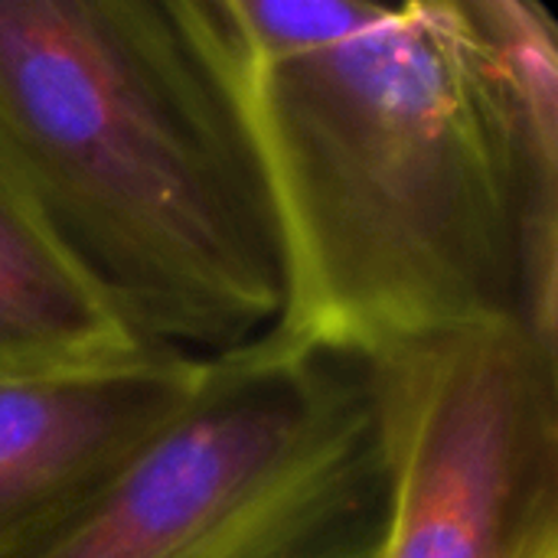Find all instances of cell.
I'll list each match as a JSON object with an SVG mask.
<instances>
[{
	"label": "cell",
	"instance_id": "1",
	"mask_svg": "<svg viewBox=\"0 0 558 558\" xmlns=\"http://www.w3.org/2000/svg\"><path fill=\"white\" fill-rule=\"evenodd\" d=\"M271 190L288 343H558V26L526 0H213Z\"/></svg>",
	"mask_w": 558,
	"mask_h": 558
},
{
	"label": "cell",
	"instance_id": "2",
	"mask_svg": "<svg viewBox=\"0 0 558 558\" xmlns=\"http://www.w3.org/2000/svg\"><path fill=\"white\" fill-rule=\"evenodd\" d=\"M0 163L137 340L275 327L281 232L213 0H0Z\"/></svg>",
	"mask_w": 558,
	"mask_h": 558
},
{
	"label": "cell",
	"instance_id": "3",
	"mask_svg": "<svg viewBox=\"0 0 558 558\" xmlns=\"http://www.w3.org/2000/svg\"><path fill=\"white\" fill-rule=\"evenodd\" d=\"M389 471L366 363L262 333L0 558H379Z\"/></svg>",
	"mask_w": 558,
	"mask_h": 558
},
{
	"label": "cell",
	"instance_id": "4",
	"mask_svg": "<svg viewBox=\"0 0 558 558\" xmlns=\"http://www.w3.org/2000/svg\"><path fill=\"white\" fill-rule=\"evenodd\" d=\"M366 373L389 471L379 558H558V343L474 324Z\"/></svg>",
	"mask_w": 558,
	"mask_h": 558
},
{
	"label": "cell",
	"instance_id": "5",
	"mask_svg": "<svg viewBox=\"0 0 558 558\" xmlns=\"http://www.w3.org/2000/svg\"><path fill=\"white\" fill-rule=\"evenodd\" d=\"M203 356L150 347L124 360L0 376V556L114 474L193 396Z\"/></svg>",
	"mask_w": 558,
	"mask_h": 558
},
{
	"label": "cell",
	"instance_id": "6",
	"mask_svg": "<svg viewBox=\"0 0 558 558\" xmlns=\"http://www.w3.org/2000/svg\"><path fill=\"white\" fill-rule=\"evenodd\" d=\"M150 350L56 245L0 163V376L75 369Z\"/></svg>",
	"mask_w": 558,
	"mask_h": 558
}]
</instances>
